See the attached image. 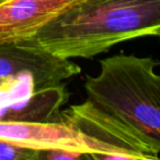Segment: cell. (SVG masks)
<instances>
[{
  "label": "cell",
  "instance_id": "6da1fadb",
  "mask_svg": "<svg viewBox=\"0 0 160 160\" xmlns=\"http://www.w3.org/2000/svg\"><path fill=\"white\" fill-rule=\"evenodd\" d=\"M159 31L160 0H81L17 44L70 60Z\"/></svg>",
  "mask_w": 160,
  "mask_h": 160
},
{
  "label": "cell",
  "instance_id": "7a4b0ae2",
  "mask_svg": "<svg viewBox=\"0 0 160 160\" xmlns=\"http://www.w3.org/2000/svg\"><path fill=\"white\" fill-rule=\"evenodd\" d=\"M149 57L116 55L100 61V72L87 76L88 100L138 133L160 152V76Z\"/></svg>",
  "mask_w": 160,
  "mask_h": 160
},
{
  "label": "cell",
  "instance_id": "3957f363",
  "mask_svg": "<svg viewBox=\"0 0 160 160\" xmlns=\"http://www.w3.org/2000/svg\"><path fill=\"white\" fill-rule=\"evenodd\" d=\"M59 119L70 124L93 147V152H119L137 156H159L138 133L100 110L91 101L60 110Z\"/></svg>",
  "mask_w": 160,
  "mask_h": 160
},
{
  "label": "cell",
  "instance_id": "277c9868",
  "mask_svg": "<svg viewBox=\"0 0 160 160\" xmlns=\"http://www.w3.org/2000/svg\"><path fill=\"white\" fill-rule=\"evenodd\" d=\"M80 72L81 68L70 60L55 57L40 49L17 42L0 45V80L30 73L37 89H42L62 84Z\"/></svg>",
  "mask_w": 160,
  "mask_h": 160
},
{
  "label": "cell",
  "instance_id": "5b68a950",
  "mask_svg": "<svg viewBox=\"0 0 160 160\" xmlns=\"http://www.w3.org/2000/svg\"><path fill=\"white\" fill-rule=\"evenodd\" d=\"M81 0H0V45L29 38Z\"/></svg>",
  "mask_w": 160,
  "mask_h": 160
},
{
  "label": "cell",
  "instance_id": "8992f818",
  "mask_svg": "<svg viewBox=\"0 0 160 160\" xmlns=\"http://www.w3.org/2000/svg\"><path fill=\"white\" fill-rule=\"evenodd\" d=\"M0 139L33 149L62 148L93 152L87 138L59 118L51 122H0Z\"/></svg>",
  "mask_w": 160,
  "mask_h": 160
},
{
  "label": "cell",
  "instance_id": "52a82bcc",
  "mask_svg": "<svg viewBox=\"0 0 160 160\" xmlns=\"http://www.w3.org/2000/svg\"><path fill=\"white\" fill-rule=\"evenodd\" d=\"M69 98L64 83L35 91L0 106V122H51Z\"/></svg>",
  "mask_w": 160,
  "mask_h": 160
},
{
  "label": "cell",
  "instance_id": "ba28073f",
  "mask_svg": "<svg viewBox=\"0 0 160 160\" xmlns=\"http://www.w3.org/2000/svg\"><path fill=\"white\" fill-rule=\"evenodd\" d=\"M34 160H92L89 152L62 148L35 149Z\"/></svg>",
  "mask_w": 160,
  "mask_h": 160
},
{
  "label": "cell",
  "instance_id": "9c48e42d",
  "mask_svg": "<svg viewBox=\"0 0 160 160\" xmlns=\"http://www.w3.org/2000/svg\"><path fill=\"white\" fill-rule=\"evenodd\" d=\"M35 149L0 139V160H34Z\"/></svg>",
  "mask_w": 160,
  "mask_h": 160
},
{
  "label": "cell",
  "instance_id": "30bf717a",
  "mask_svg": "<svg viewBox=\"0 0 160 160\" xmlns=\"http://www.w3.org/2000/svg\"><path fill=\"white\" fill-rule=\"evenodd\" d=\"M92 160H160L159 156H137L130 154H119V152H89Z\"/></svg>",
  "mask_w": 160,
  "mask_h": 160
}]
</instances>
